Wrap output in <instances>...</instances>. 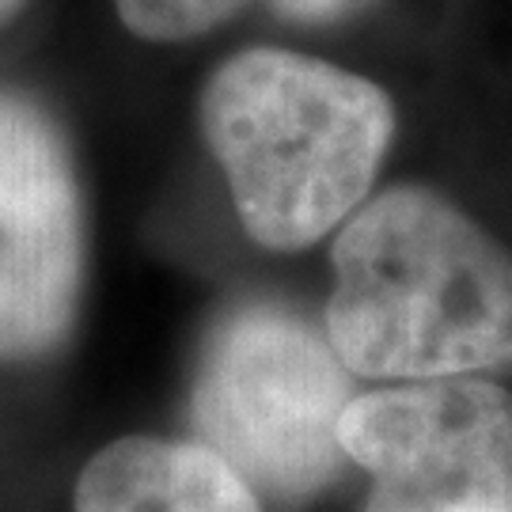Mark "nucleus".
Masks as SVG:
<instances>
[{
  "instance_id": "5",
  "label": "nucleus",
  "mask_w": 512,
  "mask_h": 512,
  "mask_svg": "<svg viewBox=\"0 0 512 512\" xmlns=\"http://www.w3.org/2000/svg\"><path fill=\"white\" fill-rule=\"evenodd\" d=\"M84 289V205L46 110L0 92V361L57 349Z\"/></svg>"
},
{
  "instance_id": "8",
  "label": "nucleus",
  "mask_w": 512,
  "mask_h": 512,
  "mask_svg": "<svg viewBox=\"0 0 512 512\" xmlns=\"http://www.w3.org/2000/svg\"><path fill=\"white\" fill-rule=\"evenodd\" d=\"M372 0H270L277 19L300 23V27H330L342 19L361 16Z\"/></svg>"
},
{
  "instance_id": "2",
  "label": "nucleus",
  "mask_w": 512,
  "mask_h": 512,
  "mask_svg": "<svg viewBox=\"0 0 512 512\" xmlns=\"http://www.w3.org/2000/svg\"><path fill=\"white\" fill-rule=\"evenodd\" d=\"M198 122L247 236L300 251L365 205L395 137L391 95L293 50H243L205 80Z\"/></svg>"
},
{
  "instance_id": "3",
  "label": "nucleus",
  "mask_w": 512,
  "mask_h": 512,
  "mask_svg": "<svg viewBox=\"0 0 512 512\" xmlns=\"http://www.w3.org/2000/svg\"><path fill=\"white\" fill-rule=\"evenodd\" d=\"M349 403V368L330 338L289 308L243 304L205 338L190 421L255 494L304 501L346 463L338 425Z\"/></svg>"
},
{
  "instance_id": "7",
  "label": "nucleus",
  "mask_w": 512,
  "mask_h": 512,
  "mask_svg": "<svg viewBox=\"0 0 512 512\" xmlns=\"http://www.w3.org/2000/svg\"><path fill=\"white\" fill-rule=\"evenodd\" d=\"M114 8L129 35L145 42H186L236 16L243 0H114Z\"/></svg>"
},
{
  "instance_id": "1",
  "label": "nucleus",
  "mask_w": 512,
  "mask_h": 512,
  "mask_svg": "<svg viewBox=\"0 0 512 512\" xmlns=\"http://www.w3.org/2000/svg\"><path fill=\"white\" fill-rule=\"evenodd\" d=\"M327 338L372 380L512 372V255L425 186L365 202L334 239Z\"/></svg>"
},
{
  "instance_id": "4",
  "label": "nucleus",
  "mask_w": 512,
  "mask_h": 512,
  "mask_svg": "<svg viewBox=\"0 0 512 512\" xmlns=\"http://www.w3.org/2000/svg\"><path fill=\"white\" fill-rule=\"evenodd\" d=\"M338 440L372 475L365 512H512V395L490 380L361 395Z\"/></svg>"
},
{
  "instance_id": "9",
  "label": "nucleus",
  "mask_w": 512,
  "mask_h": 512,
  "mask_svg": "<svg viewBox=\"0 0 512 512\" xmlns=\"http://www.w3.org/2000/svg\"><path fill=\"white\" fill-rule=\"evenodd\" d=\"M23 4H27V0H0V27L12 23V19L23 12Z\"/></svg>"
},
{
  "instance_id": "6",
  "label": "nucleus",
  "mask_w": 512,
  "mask_h": 512,
  "mask_svg": "<svg viewBox=\"0 0 512 512\" xmlns=\"http://www.w3.org/2000/svg\"><path fill=\"white\" fill-rule=\"evenodd\" d=\"M73 512H262V501L198 440L122 437L84 463Z\"/></svg>"
}]
</instances>
